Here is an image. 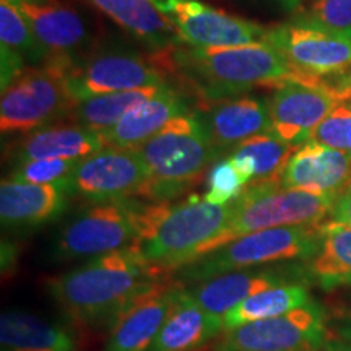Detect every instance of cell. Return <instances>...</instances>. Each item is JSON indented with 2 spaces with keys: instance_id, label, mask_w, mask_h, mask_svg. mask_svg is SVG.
Segmentation results:
<instances>
[{
  "instance_id": "obj_1",
  "label": "cell",
  "mask_w": 351,
  "mask_h": 351,
  "mask_svg": "<svg viewBox=\"0 0 351 351\" xmlns=\"http://www.w3.org/2000/svg\"><path fill=\"white\" fill-rule=\"evenodd\" d=\"M155 67L168 75L179 73L200 98L212 101L232 98L254 86H276L301 78L293 65L269 43L236 47H181L155 51Z\"/></svg>"
},
{
  "instance_id": "obj_2",
  "label": "cell",
  "mask_w": 351,
  "mask_h": 351,
  "mask_svg": "<svg viewBox=\"0 0 351 351\" xmlns=\"http://www.w3.org/2000/svg\"><path fill=\"white\" fill-rule=\"evenodd\" d=\"M163 275L134 247L104 254L47 282V293L69 317L112 322L130 300Z\"/></svg>"
},
{
  "instance_id": "obj_3",
  "label": "cell",
  "mask_w": 351,
  "mask_h": 351,
  "mask_svg": "<svg viewBox=\"0 0 351 351\" xmlns=\"http://www.w3.org/2000/svg\"><path fill=\"white\" fill-rule=\"evenodd\" d=\"M234 204L215 205L199 195L178 204L137 202L138 239L134 249L161 274H171L191 261L204 244L230 225Z\"/></svg>"
},
{
  "instance_id": "obj_4",
  "label": "cell",
  "mask_w": 351,
  "mask_h": 351,
  "mask_svg": "<svg viewBox=\"0 0 351 351\" xmlns=\"http://www.w3.org/2000/svg\"><path fill=\"white\" fill-rule=\"evenodd\" d=\"M148 171L147 199L168 202L195 186L218 158L197 114H182L168 122L138 148Z\"/></svg>"
},
{
  "instance_id": "obj_5",
  "label": "cell",
  "mask_w": 351,
  "mask_h": 351,
  "mask_svg": "<svg viewBox=\"0 0 351 351\" xmlns=\"http://www.w3.org/2000/svg\"><path fill=\"white\" fill-rule=\"evenodd\" d=\"M320 225L278 226L241 236L174 271L181 283H200L228 271L245 270L263 263L313 257L320 247ZM179 283V285H181Z\"/></svg>"
},
{
  "instance_id": "obj_6",
  "label": "cell",
  "mask_w": 351,
  "mask_h": 351,
  "mask_svg": "<svg viewBox=\"0 0 351 351\" xmlns=\"http://www.w3.org/2000/svg\"><path fill=\"white\" fill-rule=\"evenodd\" d=\"M333 202V197L283 189L278 182L247 186L232 202L234 212L230 225L217 238L202 245L194 261L249 232L278 226L320 225L332 213Z\"/></svg>"
},
{
  "instance_id": "obj_7",
  "label": "cell",
  "mask_w": 351,
  "mask_h": 351,
  "mask_svg": "<svg viewBox=\"0 0 351 351\" xmlns=\"http://www.w3.org/2000/svg\"><path fill=\"white\" fill-rule=\"evenodd\" d=\"M70 64L51 60L41 67L25 69L3 88L0 101L2 134H29L70 114L75 104L65 82V70Z\"/></svg>"
},
{
  "instance_id": "obj_8",
  "label": "cell",
  "mask_w": 351,
  "mask_h": 351,
  "mask_svg": "<svg viewBox=\"0 0 351 351\" xmlns=\"http://www.w3.org/2000/svg\"><path fill=\"white\" fill-rule=\"evenodd\" d=\"M137 200L91 204L60 231L54 254L60 261L95 258L134 247L138 239Z\"/></svg>"
},
{
  "instance_id": "obj_9",
  "label": "cell",
  "mask_w": 351,
  "mask_h": 351,
  "mask_svg": "<svg viewBox=\"0 0 351 351\" xmlns=\"http://www.w3.org/2000/svg\"><path fill=\"white\" fill-rule=\"evenodd\" d=\"M65 82L73 103L98 95L166 85L165 75L150 57L125 49L82 56L65 70Z\"/></svg>"
},
{
  "instance_id": "obj_10",
  "label": "cell",
  "mask_w": 351,
  "mask_h": 351,
  "mask_svg": "<svg viewBox=\"0 0 351 351\" xmlns=\"http://www.w3.org/2000/svg\"><path fill=\"white\" fill-rule=\"evenodd\" d=\"M326 343L324 314L309 302L287 314L225 330L215 351H319Z\"/></svg>"
},
{
  "instance_id": "obj_11",
  "label": "cell",
  "mask_w": 351,
  "mask_h": 351,
  "mask_svg": "<svg viewBox=\"0 0 351 351\" xmlns=\"http://www.w3.org/2000/svg\"><path fill=\"white\" fill-rule=\"evenodd\" d=\"M65 186L70 195L91 204L127 200L145 195L148 171L137 150L104 147L78 160Z\"/></svg>"
},
{
  "instance_id": "obj_12",
  "label": "cell",
  "mask_w": 351,
  "mask_h": 351,
  "mask_svg": "<svg viewBox=\"0 0 351 351\" xmlns=\"http://www.w3.org/2000/svg\"><path fill=\"white\" fill-rule=\"evenodd\" d=\"M339 103L337 95L320 85L315 77L285 80L275 86L269 99L271 130L285 142L301 148L313 140L320 122Z\"/></svg>"
},
{
  "instance_id": "obj_13",
  "label": "cell",
  "mask_w": 351,
  "mask_h": 351,
  "mask_svg": "<svg viewBox=\"0 0 351 351\" xmlns=\"http://www.w3.org/2000/svg\"><path fill=\"white\" fill-rule=\"evenodd\" d=\"M267 43L283 54L301 77H322L351 65V39L309 25L269 29Z\"/></svg>"
},
{
  "instance_id": "obj_14",
  "label": "cell",
  "mask_w": 351,
  "mask_h": 351,
  "mask_svg": "<svg viewBox=\"0 0 351 351\" xmlns=\"http://www.w3.org/2000/svg\"><path fill=\"white\" fill-rule=\"evenodd\" d=\"M168 19L182 41L195 47H236L267 43L269 29L199 0H178Z\"/></svg>"
},
{
  "instance_id": "obj_15",
  "label": "cell",
  "mask_w": 351,
  "mask_h": 351,
  "mask_svg": "<svg viewBox=\"0 0 351 351\" xmlns=\"http://www.w3.org/2000/svg\"><path fill=\"white\" fill-rule=\"evenodd\" d=\"M181 285H150L124 306L111 322V335L104 351H150L174 304Z\"/></svg>"
},
{
  "instance_id": "obj_16",
  "label": "cell",
  "mask_w": 351,
  "mask_h": 351,
  "mask_svg": "<svg viewBox=\"0 0 351 351\" xmlns=\"http://www.w3.org/2000/svg\"><path fill=\"white\" fill-rule=\"evenodd\" d=\"M47 52V62H73L91 41L90 25L80 10L59 0H13Z\"/></svg>"
},
{
  "instance_id": "obj_17",
  "label": "cell",
  "mask_w": 351,
  "mask_h": 351,
  "mask_svg": "<svg viewBox=\"0 0 351 351\" xmlns=\"http://www.w3.org/2000/svg\"><path fill=\"white\" fill-rule=\"evenodd\" d=\"M218 156L239 143L271 130L269 103L257 96H232L212 101L197 112Z\"/></svg>"
},
{
  "instance_id": "obj_18",
  "label": "cell",
  "mask_w": 351,
  "mask_h": 351,
  "mask_svg": "<svg viewBox=\"0 0 351 351\" xmlns=\"http://www.w3.org/2000/svg\"><path fill=\"white\" fill-rule=\"evenodd\" d=\"M351 184V160L345 152L309 140L293 153L280 186L337 199Z\"/></svg>"
},
{
  "instance_id": "obj_19",
  "label": "cell",
  "mask_w": 351,
  "mask_h": 351,
  "mask_svg": "<svg viewBox=\"0 0 351 351\" xmlns=\"http://www.w3.org/2000/svg\"><path fill=\"white\" fill-rule=\"evenodd\" d=\"M65 184H32L8 178L0 186V219L8 230H33L52 221L67 207Z\"/></svg>"
},
{
  "instance_id": "obj_20",
  "label": "cell",
  "mask_w": 351,
  "mask_h": 351,
  "mask_svg": "<svg viewBox=\"0 0 351 351\" xmlns=\"http://www.w3.org/2000/svg\"><path fill=\"white\" fill-rule=\"evenodd\" d=\"M182 114H189L186 98L174 88L163 86L153 98L138 104L104 132V142L106 147L135 150Z\"/></svg>"
},
{
  "instance_id": "obj_21",
  "label": "cell",
  "mask_w": 351,
  "mask_h": 351,
  "mask_svg": "<svg viewBox=\"0 0 351 351\" xmlns=\"http://www.w3.org/2000/svg\"><path fill=\"white\" fill-rule=\"evenodd\" d=\"M221 332L223 319L208 314L181 287L150 351H199Z\"/></svg>"
},
{
  "instance_id": "obj_22",
  "label": "cell",
  "mask_w": 351,
  "mask_h": 351,
  "mask_svg": "<svg viewBox=\"0 0 351 351\" xmlns=\"http://www.w3.org/2000/svg\"><path fill=\"white\" fill-rule=\"evenodd\" d=\"M106 147L103 134L78 124L46 125L29 132L15 152L16 165L32 160H82Z\"/></svg>"
},
{
  "instance_id": "obj_23",
  "label": "cell",
  "mask_w": 351,
  "mask_h": 351,
  "mask_svg": "<svg viewBox=\"0 0 351 351\" xmlns=\"http://www.w3.org/2000/svg\"><path fill=\"white\" fill-rule=\"evenodd\" d=\"M88 2L152 51L168 49L182 41L173 21L158 12L150 0H88Z\"/></svg>"
},
{
  "instance_id": "obj_24",
  "label": "cell",
  "mask_w": 351,
  "mask_h": 351,
  "mask_svg": "<svg viewBox=\"0 0 351 351\" xmlns=\"http://www.w3.org/2000/svg\"><path fill=\"white\" fill-rule=\"evenodd\" d=\"M282 283L288 282L274 271L245 269L228 271L205 282L195 283V287L189 289V293L208 314L223 319L241 301Z\"/></svg>"
},
{
  "instance_id": "obj_25",
  "label": "cell",
  "mask_w": 351,
  "mask_h": 351,
  "mask_svg": "<svg viewBox=\"0 0 351 351\" xmlns=\"http://www.w3.org/2000/svg\"><path fill=\"white\" fill-rule=\"evenodd\" d=\"M0 343L2 351H77L69 328L23 311L2 314Z\"/></svg>"
},
{
  "instance_id": "obj_26",
  "label": "cell",
  "mask_w": 351,
  "mask_h": 351,
  "mask_svg": "<svg viewBox=\"0 0 351 351\" xmlns=\"http://www.w3.org/2000/svg\"><path fill=\"white\" fill-rule=\"evenodd\" d=\"M0 46L2 90L23 72L25 64L41 62L44 65L47 62V52L13 0H0Z\"/></svg>"
},
{
  "instance_id": "obj_27",
  "label": "cell",
  "mask_w": 351,
  "mask_h": 351,
  "mask_svg": "<svg viewBox=\"0 0 351 351\" xmlns=\"http://www.w3.org/2000/svg\"><path fill=\"white\" fill-rule=\"evenodd\" d=\"M311 274L326 289L351 285V226L322 223L320 247L311 262Z\"/></svg>"
},
{
  "instance_id": "obj_28",
  "label": "cell",
  "mask_w": 351,
  "mask_h": 351,
  "mask_svg": "<svg viewBox=\"0 0 351 351\" xmlns=\"http://www.w3.org/2000/svg\"><path fill=\"white\" fill-rule=\"evenodd\" d=\"M313 302L307 295V289L296 283L275 285L269 289L249 296L247 300L241 301L223 317V332L231 330L244 324L256 322V320L276 317V315L287 314L289 311L300 309V307Z\"/></svg>"
},
{
  "instance_id": "obj_29",
  "label": "cell",
  "mask_w": 351,
  "mask_h": 351,
  "mask_svg": "<svg viewBox=\"0 0 351 351\" xmlns=\"http://www.w3.org/2000/svg\"><path fill=\"white\" fill-rule=\"evenodd\" d=\"M161 88L163 86H147L138 88V90L91 96V98L77 101L70 111V116L75 121V124L104 134L116 125L127 112L153 98Z\"/></svg>"
},
{
  "instance_id": "obj_30",
  "label": "cell",
  "mask_w": 351,
  "mask_h": 351,
  "mask_svg": "<svg viewBox=\"0 0 351 351\" xmlns=\"http://www.w3.org/2000/svg\"><path fill=\"white\" fill-rule=\"evenodd\" d=\"M298 148L285 142L274 130L256 135L239 143L230 155L247 158L254 166V179L249 186L271 184L282 179L283 169Z\"/></svg>"
},
{
  "instance_id": "obj_31",
  "label": "cell",
  "mask_w": 351,
  "mask_h": 351,
  "mask_svg": "<svg viewBox=\"0 0 351 351\" xmlns=\"http://www.w3.org/2000/svg\"><path fill=\"white\" fill-rule=\"evenodd\" d=\"M301 23L351 38V0H314Z\"/></svg>"
},
{
  "instance_id": "obj_32",
  "label": "cell",
  "mask_w": 351,
  "mask_h": 351,
  "mask_svg": "<svg viewBox=\"0 0 351 351\" xmlns=\"http://www.w3.org/2000/svg\"><path fill=\"white\" fill-rule=\"evenodd\" d=\"M247 186V179L239 173L231 158H225L210 171L208 189L204 199L215 205H228L238 199Z\"/></svg>"
},
{
  "instance_id": "obj_33",
  "label": "cell",
  "mask_w": 351,
  "mask_h": 351,
  "mask_svg": "<svg viewBox=\"0 0 351 351\" xmlns=\"http://www.w3.org/2000/svg\"><path fill=\"white\" fill-rule=\"evenodd\" d=\"M77 165L78 160H64V158L32 160L16 165L10 178L32 184H67Z\"/></svg>"
},
{
  "instance_id": "obj_34",
  "label": "cell",
  "mask_w": 351,
  "mask_h": 351,
  "mask_svg": "<svg viewBox=\"0 0 351 351\" xmlns=\"http://www.w3.org/2000/svg\"><path fill=\"white\" fill-rule=\"evenodd\" d=\"M313 140L340 152L351 150V98L340 101L315 129Z\"/></svg>"
},
{
  "instance_id": "obj_35",
  "label": "cell",
  "mask_w": 351,
  "mask_h": 351,
  "mask_svg": "<svg viewBox=\"0 0 351 351\" xmlns=\"http://www.w3.org/2000/svg\"><path fill=\"white\" fill-rule=\"evenodd\" d=\"M330 218L332 221L351 226V184L333 202Z\"/></svg>"
},
{
  "instance_id": "obj_36",
  "label": "cell",
  "mask_w": 351,
  "mask_h": 351,
  "mask_svg": "<svg viewBox=\"0 0 351 351\" xmlns=\"http://www.w3.org/2000/svg\"><path fill=\"white\" fill-rule=\"evenodd\" d=\"M150 2L153 3V7H155L158 12L163 13L165 16H169V13L173 12V8L178 0H150Z\"/></svg>"
},
{
  "instance_id": "obj_37",
  "label": "cell",
  "mask_w": 351,
  "mask_h": 351,
  "mask_svg": "<svg viewBox=\"0 0 351 351\" xmlns=\"http://www.w3.org/2000/svg\"><path fill=\"white\" fill-rule=\"evenodd\" d=\"M339 332H340L341 339H343L345 341H348V343H351V317L346 319L345 322H341V326L339 327Z\"/></svg>"
},
{
  "instance_id": "obj_38",
  "label": "cell",
  "mask_w": 351,
  "mask_h": 351,
  "mask_svg": "<svg viewBox=\"0 0 351 351\" xmlns=\"http://www.w3.org/2000/svg\"><path fill=\"white\" fill-rule=\"evenodd\" d=\"M328 351H351V343L346 341L345 345L343 343L333 345V346H330V348H328Z\"/></svg>"
},
{
  "instance_id": "obj_39",
  "label": "cell",
  "mask_w": 351,
  "mask_h": 351,
  "mask_svg": "<svg viewBox=\"0 0 351 351\" xmlns=\"http://www.w3.org/2000/svg\"><path fill=\"white\" fill-rule=\"evenodd\" d=\"M346 155H348V156H350V160H351V150H350V152H346Z\"/></svg>"
},
{
  "instance_id": "obj_40",
  "label": "cell",
  "mask_w": 351,
  "mask_h": 351,
  "mask_svg": "<svg viewBox=\"0 0 351 351\" xmlns=\"http://www.w3.org/2000/svg\"><path fill=\"white\" fill-rule=\"evenodd\" d=\"M350 39H351V38H350Z\"/></svg>"
}]
</instances>
